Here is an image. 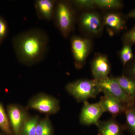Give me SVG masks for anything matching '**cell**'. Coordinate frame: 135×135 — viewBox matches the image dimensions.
Here are the masks:
<instances>
[{"label":"cell","instance_id":"484cf974","mask_svg":"<svg viewBox=\"0 0 135 135\" xmlns=\"http://www.w3.org/2000/svg\"><path fill=\"white\" fill-rule=\"evenodd\" d=\"M127 17L128 18H133L135 19V9L131 11L128 13L127 16Z\"/></svg>","mask_w":135,"mask_h":135},{"label":"cell","instance_id":"7a4b0ae2","mask_svg":"<svg viewBox=\"0 0 135 135\" xmlns=\"http://www.w3.org/2000/svg\"><path fill=\"white\" fill-rule=\"evenodd\" d=\"M65 89L77 102H83L89 98H95L101 92L97 81L94 79L77 80L66 84Z\"/></svg>","mask_w":135,"mask_h":135},{"label":"cell","instance_id":"7c38bea8","mask_svg":"<svg viewBox=\"0 0 135 135\" xmlns=\"http://www.w3.org/2000/svg\"><path fill=\"white\" fill-rule=\"evenodd\" d=\"M102 19L104 26H105L111 31V32H119L126 28V17L119 12H108L104 16Z\"/></svg>","mask_w":135,"mask_h":135},{"label":"cell","instance_id":"2e32d148","mask_svg":"<svg viewBox=\"0 0 135 135\" xmlns=\"http://www.w3.org/2000/svg\"><path fill=\"white\" fill-rule=\"evenodd\" d=\"M36 5L42 16L45 19H51L53 15L54 2L50 0H39L36 2Z\"/></svg>","mask_w":135,"mask_h":135},{"label":"cell","instance_id":"d4e9b609","mask_svg":"<svg viewBox=\"0 0 135 135\" xmlns=\"http://www.w3.org/2000/svg\"><path fill=\"white\" fill-rule=\"evenodd\" d=\"M7 32V27L5 20L0 17V42L5 38Z\"/></svg>","mask_w":135,"mask_h":135},{"label":"cell","instance_id":"603a6c76","mask_svg":"<svg viewBox=\"0 0 135 135\" xmlns=\"http://www.w3.org/2000/svg\"><path fill=\"white\" fill-rule=\"evenodd\" d=\"M73 3L77 7L81 8L94 9L96 8L94 0H77L73 1Z\"/></svg>","mask_w":135,"mask_h":135},{"label":"cell","instance_id":"8fae6325","mask_svg":"<svg viewBox=\"0 0 135 135\" xmlns=\"http://www.w3.org/2000/svg\"><path fill=\"white\" fill-rule=\"evenodd\" d=\"M99 102L105 112L111 114L113 118L124 113L127 107L119 99L106 94L101 97Z\"/></svg>","mask_w":135,"mask_h":135},{"label":"cell","instance_id":"7402d4cb","mask_svg":"<svg viewBox=\"0 0 135 135\" xmlns=\"http://www.w3.org/2000/svg\"><path fill=\"white\" fill-rule=\"evenodd\" d=\"M123 44L133 46L135 44V25L133 28L126 32L122 37Z\"/></svg>","mask_w":135,"mask_h":135},{"label":"cell","instance_id":"e0dca14e","mask_svg":"<svg viewBox=\"0 0 135 135\" xmlns=\"http://www.w3.org/2000/svg\"><path fill=\"white\" fill-rule=\"evenodd\" d=\"M39 120L38 116H29L23 126L21 135H36V126Z\"/></svg>","mask_w":135,"mask_h":135},{"label":"cell","instance_id":"ba28073f","mask_svg":"<svg viewBox=\"0 0 135 135\" xmlns=\"http://www.w3.org/2000/svg\"><path fill=\"white\" fill-rule=\"evenodd\" d=\"M8 118L11 129L16 135L22 131L26 121L29 117L27 108L17 104L9 105L7 107Z\"/></svg>","mask_w":135,"mask_h":135},{"label":"cell","instance_id":"52a82bcc","mask_svg":"<svg viewBox=\"0 0 135 135\" xmlns=\"http://www.w3.org/2000/svg\"><path fill=\"white\" fill-rule=\"evenodd\" d=\"M79 120L81 124L84 126H97L99 119L105 112L99 102L95 103H90L88 101L83 102Z\"/></svg>","mask_w":135,"mask_h":135},{"label":"cell","instance_id":"ffe728a7","mask_svg":"<svg viewBox=\"0 0 135 135\" xmlns=\"http://www.w3.org/2000/svg\"><path fill=\"white\" fill-rule=\"evenodd\" d=\"M132 46L129 44H123V47L120 51V59L124 68L128 63L134 58Z\"/></svg>","mask_w":135,"mask_h":135},{"label":"cell","instance_id":"6da1fadb","mask_svg":"<svg viewBox=\"0 0 135 135\" xmlns=\"http://www.w3.org/2000/svg\"><path fill=\"white\" fill-rule=\"evenodd\" d=\"M48 38L39 30L25 32L13 41L15 51L20 61L31 65L41 60L46 52Z\"/></svg>","mask_w":135,"mask_h":135},{"label":"cell","instance_id":"5bb4252c","mask_svg":"<svg viewBox=\"0 0 135 135\" xmlns=\"http://www.w3.org/2000/svg\"><path fill=\"white\" fill-rule=\"evenodd\" d=\"M114 78L122 89L135 101V80L124 74Z\"/></svg>","mask_w":135,"mask_h":135},{"label":"cell","instance_id":"8992f818","mask_svg":"<svg viewBox=\"0 0 135 135\" xmlns=\"http://www.w3.org/2000/svg\"><path fill=\"white\" fill-rule=\"evenodd\" d=\"M74 14L68 3L60 2L56 9L57 24L63 35L66 36L71 31L74 23Z\"/></svg>","mask_w":135,"mask_h":135},{"label":"cell","instance_id":"5b68a950","mask_svg":"<svg viewBox=\"0 0 135 135\" xmlns=\"http://www.w3.org/2000/svg\"><path fill=\"white\" fill-rule=\"evenodd\" d=\"M71 45L75 67L81 69L92 49V41L88 38L75 36L71 40Z\"/></svg>","mask_w":135,"mask_h":135},{"label":"cell","instance_id":"9c48e42d","mask_svg":"<svg viewBox=\"0 0 135 135\" xmlns=\"http://www.w3.org/2000/svg\"><path fill=\"white\" fill-rule=\"evenodd\" d=\"M80 24L83 30L92 35L99 34L103 29L102 18L95 12H88L83 14L80 18Z\"/></svg>","mask_w":135,"mask_h":135},{"label":"cell","instance_id":"44dd1931","mask_svg":"<svg viewBox=\"0 0 135 135\" xmlns=\"http://www.w3.org/2000/svg\"><path fill=\"white\" fill-rule=\"evenodd\" d=\"M0 129L6 134H12V129L8 118L5 112V109L0 103Z\"/></svg>","mask_w":135,"mask_h":135},{"label":"cell","instance_id":"277c9868","mask_svg":"<svg viewBox=\"0 0 135 135\" xmlns=\"http://www.w3.org/2000/svg\"><path fill=\"white\" fill-rule=\"evenodd\" d=\"M101 92L119 99L127 107L135 103L132 98L124 91L114 77H108L97 81Z\"/></svg>","mask_w":135,"mask_h":135},{"label":"cell","instance_id":"3957f363","mask_svg":"<svg viewBox=\"0 0 135 135\" xmlns=\"http://www.w3.org/2000/svg\"><path fill=\"white\" fill-rule=\"evenodd\" d=\"M27 108L47 115L55 114L60 110V102L54 97L41 93L36 95L30 99Z\"/></svg>","mask_w":135,"mask_h":135},{"label":"cell","instance_id":"ac0fdd59","mask_svg":"<svg viewBox=\"0 0 135 135\" xmlns=\"http://www.w3.org/2000/svg\"><path fill=\"white\" fill-rule=\"evenodd\" d=\"M96 7L106 9H119L123 7V3L118 0H94Z\"/></svg>","mask_w":135,"mask_h":135},{"label":"cell","instance_id":"d6986e66","mask_svg":"<svg viewBox=\"0 0 135 135\" xmlns=\"http://www.w3.org/2000/svg\"><path fill=\"white\" fill-rule=\"evenodd\" d=\"M53 128L48 117L39 120L36 128V135H51Z\"/></svg>","mask_w":135,"mask_h":135},{"label":"cell","instance_id":"4fadbf2b","mask_svg":"<svg viewBox=\"0 0 135 135\" xmlns=\"http://www.w3.org/2000/svg\"><path fill=\"white\" fill-rule=\"evenodd\" d=\"M96 126L98 128V135H123L125 130L124 126L112 117L106 120H99Z\"/></svg>","mask_w":135,"mask_h":135},{"label":"cell","instance_id":"9a60e30c","mask_svg":"<svg viewBox=\"0 0 135 135\" xmlns=\"http://www.w3.org/2000/svg\"><path fill=\"white\" fill-rule=\"evenodd\" d=\"M124 113L126 117V123L123 125L125 129L131 135H135V103L127 107Z\"/></svg>","mask_w":135,"mask_h":135},{"label":"cell","instance_id":"cb8c5ba5","mask_svg":"<svg viewBox=\"0 0 135 135\" xmlns=\"http://www.w3.org/2000/svg\"><path fill=\"white\" fill-rule=\"evenodd\" d=\"M125 67H126V69L123 74L131 77L135 80V59L134 58L128 63Z\"/></svg>","mask_w":135,"mask_h":135},{"label":"cell","instance_id":"30bf717a","mask_svg":"<svg viewBox=\"0 0 135 135\" xmlns=\"http://www.w3.org/2000/svg\"><path fill=\"white\" fill-rule=\"evenodd\" d=\"M90 68L94 79L99 81L109 77L111 66L106 55L97 53L91 61Z\"/></svg>","mask_w":135,"mask_h":135},{"label":"cell","instance_id":"4316f807","mask_svg":"<svg viewBox=\"0 0 135 135\" xmlns=\"http://www.w3.org/2000/svg\"></svg>","mask_w":135,"mask_h":135}]
</instances>
